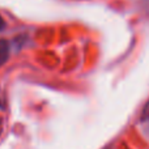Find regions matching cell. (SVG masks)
Here are the masks:
<instances>
[{
  "label": "cell",
  "instance_id": "6da1fadb",
  "mask_svg": "<svg viewBox=\"0 0 149 149\" xmlns=\"http://www.w3.org/2000/svg\"><path fill=\"white\" fill-rule=\"evenodd\" d=\"M143 123H145L147 126H149V105L145 107L144 113H143Z\"/></svg>",
  "mask_w": 149,
  "mask_h": 149
},
{
  "label": "cell",
  "instance_id": "7a4b0ae2",
  "mask_svg": "<svg viewBox=\"0 0 149 149\" xmlns=\"http://www.w3.org/2000/svg\"><path fill=\"white\" fill-rule=\"evenodd\" d=\"M4 28H5V21H4V18L0 16V31H1Z\"/></svg>",
  "mask_w": 149,
  "mask_h": 149
},
{
  "label": "cell",
  "instance_id": "3957f363",
  "mask_svg": "<svg viewBox=\"0 0 149 149\" xmlns=\"http://www.w3.org/2000/svg\"><path fill=\"white\" fill-rule=\"evenodd\" d=\"M0 132H1V119H0Z\"/></svg>",
  "mask_w": 149,
  "mask_h": 149
}]
</instances>
